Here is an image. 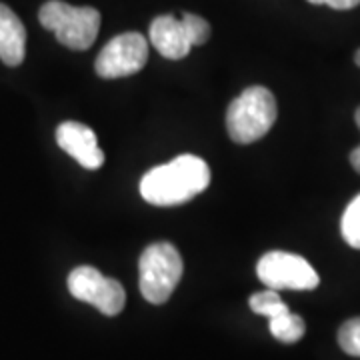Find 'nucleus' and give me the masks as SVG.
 I'll use <instances>...</instances> for the list:
<instances>
[{"label": "nucleus", "mask_w": 360, "mask_h": 360, "mask_svg": "<svg viewBox=\"0 0 360 360\" xmlns=\"http://www.w3.org/2000/svg\"><path fill=\"white\" fill-rule=\"evenodd\" d=\"M40 25L52 30L56 40L70 51H86L101 30V13L90 6H70L63 0H49L39 13Z\"/></svg>", "instance_id": "f03ea898"}, {"label": "nucleus", "mask_w": 360, "mask_h": 360, "mask_svg": "<svg viewBox=\"0 0 360 360\" xmlns=\"http://www.w3.org/2000/svg\"><path fill=\"white\" fill-rule=\"evenodd\" d=\"M340 232L347 245L360 248V194L347 206L340 222Z\"/></svg>", "instance_id": "ddd939ff"}, {"label": "nucleus", "mask_w": 360, "mask_h": 360, "mask_svg": "<svg viewBox=\"0 0 360 360\" xmlns=\"http://www.w3.org/2000/svg\"><path fill=\"white\" fill-rule=\"evenodd\" d=\"M26 54V30L20 18L0 2V60L6 66H18Z\"/></svg>", "instance_id": "9d476101"}, {"label": "nucleus", "mask_w": 360, "mask_h": 360, "mask_svg": "<svg viewBox=\"0 0 360 360\" xmlns=\"http://www.w3.org/2000/svg\"><path fill=\"white\" fill-rule=\"evenodd\" d=\"M257 274L272 290H312L321 283L307 258L283 250H272L260 258Z\"/></svg>", "instance_id": "39448f33"}, {"label": "nucleus", "mask_w": 360, "mask_h": 360, "mask_svg": "<svg viewBox=\"0 0 360 360\" xmlns=\"http://www.w3.org/2000/svg\"><path fill=\"white\" fill-rule=\"evenodd\" d=\"M150 42L156 51L160 52L165 58L170 60H180L184 58L193 44L186 37V30L180 18H174L170 14L158 16L150 25Z\"/></svg>", "instance_id": "1a4fd4ad"}, {"label": "nucleus", "mask_w": 360, "mask_h": 360, "mask_svg": "<svg viewBox=\"0 0 360 360\" xmlns=\"http://www.w3.org/2000/svg\"><path fill=\"white\" fill-rule=\"evenodd\" d=\"M338 345H340V348L347 354L359 356L360 359V316L345 322L340 326V330H338Z\"/></svg>", "instance_id": "4468645a"}, {"label": "nucleus", "mask_w": 360, "mask_h": 360, "mask_svg": "<svg viewBox=\"0 0 360 360\" xmlns=\"http://www.w3.org/2000/svg\"><path fill=\"white\" fill-rule=\"evenodd\" d=\"M354 120H356V127L360 129V108L356 110V115H354ZM350 165H352V168L360 174V144L350 153Z\"/></svg>", "instance_id": "f3484780"}, {"label": "nucleus", "mask_w": 360, "mask_h": 360, "mask_svg": "<svg viewBox=\"0 0 360 360\" xmlns=\"http://www.w3.org/2000/svg\"><path fill=\"white\" fill-rule=\"evenodd\" d=\"M276 115L274 94L264 86H250L229 106L226 129L234 142L250 144L260 141L272 129Z\"/></svg>", "instance_id": "7ed1b4c3"}, {"label": "nucleus", "mask_w": 360, "mask_h": 360, "mask_svg": "<svg viewBox=\"0 0 360 360\" xmlns=\"http://www.w3.org/2000/svg\"><path fill=\"white\" fill-rule=\"evenodd\" d=\"M354 63H356V66H360V49L356 51V54H354Z\"/></svg>", "instance_id": "a211bd4d"}, {"label": "nucleus", "mask_w": 360, "mask_h": 360, "mask_svg": "<svg viewBox=\"0 0 360 360\" xmlns=\"http://www.w3.org/2000/svg\"><path fill=\"white\" fill-rule=\"evenodd\" d=\"M180 20L184 25L186 37H188L193 46H200V44H205L206 40L210 39V25L206 22L205 18H200L196 14H182Z\"/></svg>", "instance_id": "2eb2a0df"}, {"label": "nucleus", "mask_w": 360, "mask_h": 360, "mask_svg": "<svg viewBox=\"0 0 360 360\" xmlns=\"http://www.w3.org/2000/svg\"><path fill=\"white\" fill-rule=\"evenodd\" d=\"M68 290L77 300L89 302L106 316H116L127 304V292L115 278L103 276L94 266H78L68 274Z\"/></svg>", "instance_id": "423d86ee"}, {"label": "nucleus", "mask_w": 360, "mask_h": 360, "mask_svg": "<svg viewBox=\"0 0 360 360\" xmlns=\"http://www.w3.org/2000/svg\"><path fill=\"white\" fill-rule=\"evenodd\" d=\"M309 2L310 4H326L336 11H350L360 4V0H309Z\"/></svg>", "instance_id": "dca6fc26"}, {"label": "nucleus", "mask_w": 360, "mask_h": 360, "mask_svg": "<svg viewBox=\"0 0 360 360\" xmlns=\"http://www.w3.org/2000/svg\"><path fill=\"white\" fill-rule=\"evenodd\" d=\"M248 304H250L252 312H257L260 316H266V319L278 316V314H283V312L288 310V307L283 302V298L278 296L276 290H272V288L250 296Z\"/></svg>", "instance_id": "f8f14e48"}, {"label": "nucleus", "mask_w": 360, "mask_h": 360, "mask_svg": "<svg viewBox=\"0 0 360 360\" xmlns=\"http://www.w3.org/2000/svg\"><path fill=\"white\" fill-rule=\"evenodd\" d=\"M56 142L80 167L98 170L104 165V153L98 148L94 130L82 122H75V120L63 122L56 129Z\"/></svg>", "instance_id": "6e6552de"}, {"label": "nucleus", "mask_w": 360, "mask_h": 360, "mask_svg": "<svg viewBox=\"0 0 360 360\" xmlns=\"http://www.w3.org/2000/svg\"><path fill=\"white\" fill-rule=\"evenodd\" d=\"M148 60V42L139 32L118 34L104 46L94 70L101 78H122L141 72Z\"/></svg>", "instance_id": "0eeeda50"}, {"label": "nucleus", "mask_w": 360, "mask_h": 360, "mask_svg": "<svg viewBox=\"0 0 360 360\" xmlns=\"http://www.w3.org/2000/svg\"><path fill=\"white\" fill-rule=\"evenodd\" d=\"M269 328L270 335L274 336L276 340H281V342H286V345L298 342L307 333L304 321L298 314H292L290 310L269 319Z\"/></svg>", "instance_id": "9b49d317"}, {"label": "nucleus", "mask_w": 360, "mask_h": 360, "mask_svg": "<svg viewBox=\"0 0 360 360\" xmlns=\"http://www.w3.org/2000/svg\"><path fill=\"white\" fill-rule=\"evenodd\" d=\"M210 168L202 158L180 155L167 165L148 170L141 180V194L155 206H179L208 188Z\"/></svg>", "instance_id": "f257e3e1"}, {"label": "nucleus", "mask_w": 360, "mask_h": 360, "mask_svg": "<svg viewBox=\"0 0 360 360\" xmlns=\"http://www.w3.org/2000/svg\"><path fill=\"white\" fill-rule=\"evenodd\" d=\"M139 272L142 296L150 304H165L182 278V257L170 243H156L142 252Z\"/></svg>", "instance_id": "20e7f679"}]
</instances>
